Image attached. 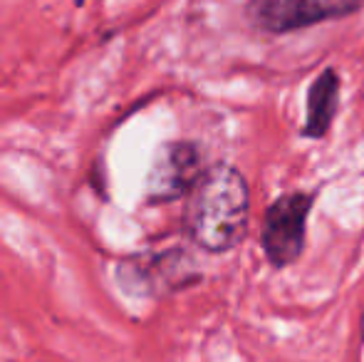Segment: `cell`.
I'll use <instances>...</instances> for the list:
<instances>
[{"instance_id": "cell-1", "label": "cell", "mask_w": 364, "mask_h": 362, "mask_svg": "<svg viewBox=\"0 0 364 362\" xmlns=\"http://www.w3.org/2000/svg\"><path fill=\"white\" fill-rule=\"evenodd\" d=\"M248 208L250 193L243 174L230 164H213L188 191L183 226L198 248L225 253L243 241Z\"/></svg>"}, {"instance_id": "cell-2", "label": "cell", "mask_w": 364, "mask_h": 362, "mask_svg": "<svg viewBox=\"0 0 364 362\" xmlns=\"http://www.w3.org/2000/svg\"><path fill=\"white\" fill-rule=\"evenodd\" d=\"M364 8V0H248L245 18L263 33H292Z\"/></svg>"}, {"instance_id": "cell-3", "label": "cell", "mask_w": 364, "mask_h": 362, "mask_svg": "<svg viewBox=\"0 0 364 362\" xmlns=\"http://www.w3.org/2000/svg\"><path fill=\"white\" fill-rule=\"evenodd\" d=\"M312 208V196L302 191H292L280 196L265 211L260 243L263 253L275 268H285L300 258L305 251L307 213Z\"/></svg>"}, {"instance_id": "cell-4", "label": "cell", "mask_w": 364, "mask_h": 362, "mask_svg": "<svg viewBox=\"0 0 364 362\" xmlns=\"http://www.w3.org/2000/svg\"><path fill=\"white\" fill-rule=\"evenodd\" d=\"M206 166L201 147L193 142H166L159 147L149 169L146 198L154 203H166L188 196Z\"/></svg>"}, {"instance_id": "cell-5", "label": "cell", "mask_w": 364, "mask_h": 362, "mask_svg": "<svg viewBox=\"0 0 364 362\" xmlns=\"http://www.w3.org/2000/svg\"><path fill=\"white\" fill-rule=\"evenodd\" d=\"M117 278L119 288L129 295H164L193 283L196 273L183 251H164L122 261Z\"/></svg>"}, {"instance_id": "cell-6", "label": "cell", "mask_w": 364, "mask_h": 362, "mask_svg": "<svg viewBox=\"0 0 364 362\" xmlns=\"http://www.w3.org/2000/svg\"><path fill=\"white\" fill-rule=\"evenodd\" d=\"M340 102V78L332 68L322 70L307 92V115H305V137L322 139L330 132L332 119L337 115Z\"/></svg>"}]
</instances>
